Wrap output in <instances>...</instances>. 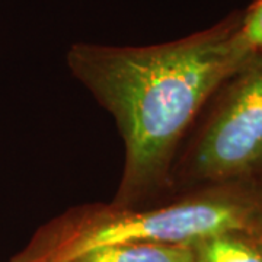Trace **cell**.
<instances>
[{"label":"cell","instance_id":"6da1fadb","mask_svg":"<svg viewBox=\"0 0 262 262\" xmlns=\"http://www.w3.org/2000/svg\"><path fill=\"white\" fill-rule=\"evenodd\" d=\"M241 15L163 44L69 48L70 73L113 115L124 141L111 204L139 207L168 185L178 143L196 114L256 57L241 38Z\"/></svg>","mask_w":262,"mask_h":262},{"label":"cell","instance_id":"5b68a950","mask_svg":"<svg viewBox=\"0 0 262 262\" xmlns=\"http://www.w3.org/2000/svg\"><path fill=\"white\" fill-rule=\"evenodd\" d=\"M194 246L198 262H262V248L245 234H222Z\"/></svg>","mask_w":262,"mask_h":262},{"label":"cell","instance_id":"3957f363","mask_svg":"<svg viewBox=\"0 0 262 262\" xmlns=\"http://www.w3.org/2000/svg\"><path fill=\"white\" fill-rule=\"evenodd\" d=\"M225 92L187 160L189 177L210 184L253 179L262 170V57Z\"/></svg>","mask_w":262,"mask_h":262},{"label":"cell","instance_id":"8992f818","mask_svg":"<svg viewBox=\"0 0 262 262\" xmlns=\"http://www.w3.org/2000/svg\"><path fill=\"white\" fill-rule=\"evenodd\" d=\"M239 34L245 46L256 57H262V0H255L242 12Z\"/></svg>","mask_w":262,"mask_h":262},{"label":"cell","instance_id":"7a4b0ae2","mask_svg":"<svg viewBox=\"0 0 262 262\" xmlns=\"http://www.w3.org/2000/svg\"><path fill=\"white\" fill-rule=\"evenodd\" d=\"M262 230V185L253 179L211 184L165 206L94 204L41 227L10 262H75L91 251L128 242L195 245L222 234Z\"/></svg>","mask_w":262,"mask_h":262},{"label":"cell","instance_id":"52a82bcc","mask_svg":"<svg viewBox=\"0 0 262 262\" xmlns=\"http://www.w3.org/2000/svg\"><path fill=\"white\" fill-rule=\"evenodd\" d=\"M249 237H251V236H249ZM252 239L262 248V230H261V232H259V233L256 234V236H253Z\"/></svg>","mask_w":262,"mask_h":262},{"label":"cell","instance_id":"277c9868","mask_svg":"<svg viewBox=\"0 0 262 262\" xmlns=\"http://www.w3.org/2000/svg\"><path fill=\"white\" fill-rule=\"evenodd\" d=\"M75 262H198L194 245L128 242L103 246Z\"/></svg>","mask_w":262,"mask_h":262}]
</instances>
